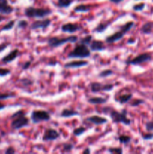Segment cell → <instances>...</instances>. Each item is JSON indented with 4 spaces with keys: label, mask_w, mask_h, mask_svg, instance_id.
Segmentation results:
<instances>
[{
    "label": "cell",
    "mask_w": 153,
    "mask_h": 154,
    "mask_svg": "<svg viewBox=\"0 0 153 154\" xmlns=\"http://www.w3.org/2000/svg\"><path fill=\"white\" fill-rule=\"evenodd\" d=\"M10 118L12 119L11 129L14 130H19L22 128L26 127L29 124V120L26 116V112L22 110L16 111L14 114H12Z\"/></svg>",
    "instance_id": "1"
},
{
    "label": "cell",
    "mask_w": 153,
    "mask_h": 154,
    "mask_svg": "<svg viewBox=\"0 0 153 154\" xmlns=\"http://www.w3.org/2000/svg\"><path fill=\"white\" fill-rule=\"evenodd\" d=\"M52 14V11L49 8H42L27 7L24 11V14L28 18H44Z\"/></svg>",
    "instance_id": "2"
},
{
    "label": "cell",
    "mask_w": 153,
    "mask_h": 154,
    "mask_svg": "<svg viewBox=\"0 0 153 154\" xmlns=\"http://www.w3.org/2000/svg\"><path fill=\"white\" fill-rule=\"evenodd\" d=\"M91 56V51L88 49L87 45H82V44H79L77 46L74 48L73 51H70L68 54V58H88Z\"/></svg>",
    "instance_id": "3"
},
{
    "label": "cell",
    "mask_w": 153,
    "mask_h": 154,
    "mask_svg": "<svg viewBox=\"0 0 153 154\" xmlns=\"http://www.w3.org/2000/svg\"><path fill=\"white\" fill-rule=\"evenodd\" d=\"M78 41V37L76 35H70L64 38L52 37L47 40V44L51 48H58L67 43H75Z\"/></svg>",
    "instance_id": "4"
},
{
    "label": "cell",
    "mask_w": 153,
    "mask_h": 154,
    "mask_svg": "<svg viewBox=\"0 0 153 154\" xmlns=\"http://www.w3.org/2000/svg\"><path fill=\"white\" fill-rule=\"evenodd\" d=\"M110 112V117L114 123H122V124L129 126L131 123L127 117L126 111H122V112H118L114 109H111Z\"/></svg>",
    "instance_id": "5"
},
{
    "label": "cell",
    "mask_w": 153,
    "mask_h": 154,
    "mask_svg": "<svg viewBox=\"0 0 153 154\" xmlns=\"http://www.w3.org/2000/svg\"><path fill=\"white\" fill-rule=\"evenodd\" d=\"M50 119V113L44 110H34L31 114V120L34 124H38L43 121H49Z\"/></svg>",
    "instance_id": "6"
},
{
    "label": "cell",
    "mask_w": 153,
    "mask_h": 154,
    "mask_svg": "<svg viewBox=\"0 0 153 154\" xmlns=\"http://www.w3.org/2000/svg\"><path fill=\"white\" fill-rule=\"evenodd\" d=\"M152 55L148 53H143L140 55L136 56L134 58L131 60H127L125 61V63L127 65H132V66H138V65L142 64V63H148L151 61Z\"/></svg>",
    "instance_id": "7"
},
{
    "label": "cell",
    "mask_w": 153,
    "mask_h": 154,
    "mask_svg": "<svg viewBox=\"0 0 153 154\" xmlns=\"http://www.w3.org/2000/svg\"><path fill=\"white\" fill-rule=\"evenodd\" d=\"M114 85L112 84H103L99 82H92L90 84V88L92 93H99L100 91L109 92L113 90Z\"/></svg>",
    "instance_id": "8"
},
{
    "label": "cell",
    "mask_w": 153,
    "mask_h": 154,
    "mask_svg": "<svg viewBox=\"0 0 153 154\" xmlns=\"http://www.w3.org/2000/svg\"><path fill=\"white\" fill-rule=\"evenodd\" d=\"M60 137L59 132H57L56 129H52V128H49V129H45L44 133L43 135V139L44 141H56V140L58 139Z\"/></svg>",
    "instance_id": "9"
},
{
    "label": "cell",
    "mask_w": 153,
    "mask_h": 154,
    "mask_svg": "<svg viewBox=\"0 0 153 154\" xmlns=\"http://www.w3.org/2000/svg\"><path fill=\"white\" fill-rule=\"evenodd\" d=\"M51 20L50 18H46V19L39 20L33 22L31 24L30 27L32 29H46L50 26Z\"/></svg>",
    "instance_id": "10"
},
{
    "label": "cell",
    "mask_w": 153,
    "mask_h": 154,
    "mask_svg": "<svg viewBox=\"0 0 153 154\" xmlns=\"http://www.w3.org/2000/svg\"><path fill=\"white\" fill-rule=\"evenodd\" d=\"M81 29V26L76 23H64L62 26L61 30L63 32L65 33H74L76 32L79 31Z\"/></svg>",
    "instance_id": "11"
},
{
    "label": "cell",
    "mask_w": 153,
    "mask_h": 154,
    "mask_svg": "<svg viewBox=\"0 0 153 154\" xmlns=\"http://www.w3.org/2000/svg\"><path fill=\"white\" fill-rule=\"evenodd\" d=\"M88 65V62L86 60H75V61L68 62L64 65L65 69H79V68L84 67Z\"/></svg>",
    "instance_id": "12"
},
{
    "label": "cell",
    "mask_w": 153,
    "mask_h": 154,
    "mask_svg": "<svg viewBox=\"0 0 153 154\" xmlns=\"http://www.w3.org/2000/svg\"><path fill=\"white\" fill-rule=\"evenodd\" d=\"M125 34L126 33H124L122 30L120 29L119 31L116 32L115 33H113V34L111 35L107 36V37L106 38V39H105V42L108 44L115 43V42L121 40V39L124 37Z\"/></svg>",
    "instance_id": "13"
},
{
    "label": "cell",
    "mask_w": 153,
    "mask_h": 154,
    "mask_svg": "<svg viewBox=\"0 0 153 154\" xmlns=\"http://www.w3.org/2000/svg\"><path fill=\"white\" fill-rule=\"evenodd\" d=\"M14 8L9 5L8 0H0V14L2 15L10 14L14 11Z\"/></svg>",
    "instance_id": "14"
},
{
    "label": "cell",
    "mask_w": 153,
    "mask_h": 154,
    "mask_svg": "<svg viewBox=\"0 0 153 154\" xmlns=\"http://www.w3.org/2000/svg\"><path fill=\"white\" fill-rule=\"evenodd\" d=\"M86 120L89 123H92V124L96 125V126H100V125H103L104 123H107L108 120L105 117H100L98 115H92L90 117H87Z\"/></svg>",
    "instance_id": "15"
},
{
    "label": "cell",
    "mask_w": 153,
    "mask_h": 154,
    "mask_svg": "<svg viewBox=\"0 0 153 154\" xmlns=\"http://www.w3.org/2000/svg\"><path fill=\"white\" fill-rule=\"evenodd\" d=\"M90 51H102L106 49V46L104 42L98 40H92L89 44Z\"/></svg>",
    "instance_id": "16"
},
{
    "label": "cell",
    "mask_w": 153,
    "mask_h": 154,
    "mask_svg": "<svg viewBox=\"0 0 153 154\" xmlns=\"http://www.w3.org/2000/svg\"><path fill=\"white\" fill-rule=\"evenodd\" d=\"M19 50L18 49H14L12 51H10L8 55L4 56L2 59V61L4 63H9L13 62L14 60H15L16 59V57L19 55Z\"/></svg>",
    "instance_id": "17"
},
{
    "label": "cell",
    "mask_w": 153,
    "mask_h": 154,
    "mask_svg": "<svg viewBox=\"0 0 153 154\" xmlns=\"http://www.w3.org/2000/svg\"><path fill=\"white\" fill-rule=\"evenodd\" d=\"M80 115V113L77 111H74L72 109H68V108H64L62 111L60 116L62 117H64V118H68V117H71L74 116H78Z\"/></svg>",
    "instance_id": "18"
},
{
    "label": "cell",
    "mask_w": 153,
    "mask_h": 154,
    "mask_svg": "<svg viewBox=\"0 0 153 154\" xmlns=\"http://www.w3.org/2000/svg\"><path fill=\"white\" fill-rule=\"evenodd\" d=\"M153 30V21H148L141 27V32L145 35L151 34Z\"/></svg>",
    "instance_id": "19"
},
{
    "label": "cell",
    "mask_w": 153,
    "mask_h": 154,
    "mask_svg": "<svg viewBox=\"0 0 153 154\" xmlns=\"http://www.w3.org/2000/svg\"><path fill=\"white\" fill-rule=\"evenodd\" d=\"M88 103L92 105H104L107 102V98L103 97H92L88 99Z\"/></svg>",
    "instance_id": "20"
},
{
    "label": "cell",
    "mask_w": 153,
    "mask_h": 154,
    "mask_svg": "<svg viewBox=\"0 0 153 154\" xmlns=\"http://www.w3.org/2000/svg\"><path fill=\"white\" fill-rule=\"evenodd\" d=\"M133 98V94L131 93H128V94H123L121 95L118 97L116 99L117 102H119L120 104H126L128 102H130L131 99Z\"/></svg>",
    "instance_id": "21"
},
{
    "label": "cell",
    "mask_w": 153,
    "mask_h": 154,
    "mask_svg": "<svg viewBox=\"0 0 153 154\" xmlns=\"http://www.w3.org/2000/svg\"><path fill=\"white\" fill-rule=\"evenodd\" d=\"M110 24H111V22L100 23H99L98 25L94 28V32H98V33L103 32H104L105 30L109 27V26L110 25Z\"/></svg>",
    "instance_id": "22"
},
{
    "label": "cell",
    "mask_w": 153,
    "mask_h": 154,
    "mask_svg": "<svg viewBox=\"0 0 153 154\" xmlns=\"http://www.w3.org/2000/svg\"><path fill=\"white\" fill-rule=\"evenodd\" d=\"M74 1L75 0H58L57 6L61 8H67L70 7Z\"/></svg>",
    "instance_id": "23"
},
{
    "label": "cell",
    "mask_w": 153,
    "mask_h": 154,
    "mask_svg": "<svg viewBox=\"0 0 153 154\" xmlns=\"http://www.w3.org/2000/svg\"><path fill=\"white\" fill-rule=\"evenodd\" d=\"M89 6L84 4L78 5L74 8V11L76 12V13H86V12L89 11Z\"/></svg>",
    "instance_id": "24"
},
{
    "label": "cell",
    "mask_w": 153,
    "mask_h": 154,
    "mask_svg": "<svg viewBox=\"0 0 153 154\" xmlns=\"http://www.w3.org/2000/svg\"><path fill=\"white\" fill-rule=\"evenodd\" d=\"M134 26V21H128V22L126 23L125 24L122 26L121 29L122 30L124 33H127L128 32H129L132 28H133Z\"/></svg>",
    "instance_id": "25"
},
{
    "label": "cell",
    "mask_w": 153,
    "mask_h": 154,
    "mask_svg": "<svg viewBox=\"0 0 153 154\" xmlns=\"http://www.w3.org/2000/svg\"><path fill=\"white\" fill-rule=\"evenodd\" d=\"M118 141L122 144H128L131 141V138L128 135H120L118 138Z\"/></svg>",
    "instance_id": "26"
},
{
    "label": "cell",
    "mask_w": 153,
    "mask_h": 154,
    "mask_svg": "<svg viewBox=\"0 0 153 154\" xmlns=\"http://www.w3.org/2000/svg\"><path fill=\"white\" fill-rule=\"evenodd\" d=\"M86 129L85 127H83V126H80V127L76 128V129H74L73 134L74 136L79 137L81 135H82V134L86 132Z\"/></svg>",
    "instance_id": "27"
},
{
    "label": "cell",
    "mask_w": 153,
    "mask_h": 154,
    "mask_svg": "<svg viewBox=\"0 0 153 154\" xmlns=\"http://www.w3.org/2000/svg\"><path fill=\"white\" fill-rule=\"evenodd\" d=\"M15 25V20H10L9 21L8 23L7 24H5V25L1 29V32H3V31H9V30L12 29L14 28V26Z\"/></svg>",
    "instance_id": "28"
},
{
    "label": "cell",
    "mask_w": 153,
    "mask_h": 154,
    "mask_svg": "<svg viewBox=\"0 0 153 154\" xmlns=\"http://www.w3.org/2000/svg\"><path fill=\"white\" fill-rule=\"evenodd\" d=\"M112 74H113V72L111 69H104V70L101 71L98 74V77H100V78H106V77L110 76Z\"/></svg>",
    "instance_id": "29"
},
{
    "label": "cell",
    "mask_w": 153,
    "mask_h": 154,
    "mask_svg": "<svg viewBox=\"0 0 153 154\" xmlns=\"http://www.w3.org/2000/svg\"><path fill=\"white\" fill-rule=\"evenodd\" d=\"M92 41V35H87L85 38H82L79 41L80 44H82L85 45H89L91 42Z\"/></svg>",
    "instance_id": "30"
},
{
    "label": "cell",
    "mask_w": 153,
    "mask_h": 154,
    "mask_svg": "<svg viewBox=\"0 0 153 154\" xmlns=\"http://www.w3.org/2000/svg\"><path fill=\"white\" fill-rule=\"evenodd\" d=\"M107 151L110 153H115V154H122L123 153L122 148L119 147H110V148L107 150Z\"/></svg>",
    "instance_id": "31"
},
{
    "label": "cell",
    "mask_w": 153,
    "mask_h": 154,
    "mask_svg": "<svg viewBox=\"0 0 153 154\" xmlns=\"http://www.w3.org/2000/svg\"><path fill=\"white\" fill-rule=\"evenodd\" d=\"M145 103V101L143 99H134L132 100L131 102H130V105L131 107H137L139 105H142V104Z\"/></svg>",
    "instance_id": "32"
},
{
    "label": "cell",
    "mask_w": 153,
    "mask_h": 154,
    "mask_svg": "<svg viewBox=\"0 0 153 154\" xmlns=\"http://www.w3.org/2000/svg\"><path fill=\"white\" fill-rule=\"evenodd\" d=\"M16 96L14 93H0V100H5V99H10V98H14Z\"/></svg>",
    "instance_id": "33"
},
{
    "label": "cell",
    "mask_w": 153,
    "mask_h": 154,
    "mask_svg": "<svg viewBox=\"0 0 153 154\" xmlns=\"http://www.w3.org/2000/svg\"><path fill=\"white\" fill-rule=\"evenodd\" d=\"M146 7V4L144 2H140L138 3V4L134 5L133 6V10L134 11H141L143 10Z\"/></svg>",
    "instance_id": "34"
},
{
    "label": "cell",
    "mask_w": 153,
    "mask_h": 154,
    "mask_svg": "<svg viewBox=\"0 0 153 154\" xmlns=\"http://www.w3.org/2000/svg\"><path fill=\"white\" fill-rule=\"evenodd\" d=\"M74 148V146L71 143H66L63 145V150L66 153H69V152L72 151Z\"/></svg>",
    "instance_id": "35"
},
{
    "label": "cell",
    "mask_w": 153,
    "mask_h": 154,
    "mask_svg": "<svg viewBox=\"0 0 153 154\" xmlns=\"http://www.w3.org/2000/svg\"><path fill=\"white\" fill-rule=\"evenodd\" d=\"M28 21L26 20H21L18 22L17 23V26L18 28H20V29H24L26 27L28 26Z\"/></svg>",
    "instance_id": "36"
},
{
    "label": "cell",
    "mask_w": 153,
    "mask_h": 154,
    "mask_svg": "<svg viewBox=\"0 0 153 154\" xmlns=\"http://www.w3.org/2000/svg\"><path fill=\"white\" fill-rule=\"evenodd\" d=\"M20 81L21 84H23L26 87H28V86L32 85V84H33V81H32V80L28 79V78H22V79H21Z\"/></svg>",
    "instance_id": "37"
},
{
    "label": "cell",
    "mask_w": 153,
    "mask_h": 154,
    "mask_svg": "<svg viewBox=\"0 0 153 154\" xmlns=\"http://www.w3.org/2000/svg\"><path fill=\"white\" fill-rule=\"evenodd\" d=\"M10 69H3V68H1V69H0V77L7 76V75H10Z\"/></svg>",
    "instance_id": "38"
},
{
    "label": "cell",
    "mask_w": 153,
    "mask_h": 154,
    "mask_svg": "<svg viewBox=\"0 0 153 154\" xmlns=\"http://www.w3.org/2000/svg\"><path fill=\"white\" fill-rule=\"evenodd\" d=\"M146 129L148 132L153 131V121H148L146 123Z\"/></svg>",
    "instance_id": "39"
},
{
    "label": "cell",
    "mask_w": 153,
    "mask_h": 154,
    "mask_svg": "<svg viewBox=\"0 0 153 154\" xmlns=\"http://www.w3.org/2000/svg\"><path fill=\"white\" fill-rule=\"evenodd\" d=\"M142 138H143L144 140H146V141L153 139V133L152 132H149V133L143 134V135H142Z\"/></svg>",
    "instance_id": "40"
},
{
    "label": "cell",
    "mask_w": 153,
    "mask_h": 154,
    "mask_svg": "<svg viewBox=\"0 0 153 154\" xmlns=\"http://www.w3.org/2000/svg\"><path fill=\"white\" fill-rule=\"evenodd\" d=\"M31 64H32V62L31 61L26 62V63H24V64L22 65V70H26V69H28V68L30 67V66H31Z\"/></svg>",
    "instance_id": "41"
},
{
    "label": "cell",
    "mask_w": 153,
    "mask_h": 154,
    "mask_svg": "<svg viewBox=\"0 0 153 154\" xmlns=\"http://www.w3.org/2000/svg\"><path fill=\"white\" fill-rule=\"evenodd\" d=\"M4 153L6 154H14L16 153V151H15V150L12 147H9L8 148H7V150H5Z\"/></svg>",
    "instance_id": "42"
},
{
    "label": "cell",
    "mask_w": 153,
    "mask_h": 154,
    "mask_svg": "<svg viewBox=\"0 0 153 154\" xmlns=\"http://www.w3.org/2000/svg\"><path fill=\"white\" fill-rule=\"evenodd\" d=\"M8 43H3L2 45H0V53L4 51L8 48Z\"/></svg>",
    "instance_id": "43"
},
{
    "label": "cell",
    "mask_w": 153,
    "mask_h": 154,
    "mask_svg": "<svg viewBox=\"0 0 153 154\" xmlns=\"http://www.w3.org/2000/svg\"><path fill=\"white\" fill-rule=\"evenodd\" d=\"M91 153V150H90V148H88V147H87L86 150H84L83 151H82V153L83 154H87V153Z\"/></svg>",
    "instance_id": "44"
},
{
    "label": "cell",
    "mask_w": 153,
    "mask_h": 154,
    "mask_svg": "<svg viewBox=\"0 0 153 154\" xmlns=\"http://www.w3.org/2000/svg\"><path fill=\"white\" fill-rule=\"evenodd\" d=\"M110 1L112 3H115V4H118V3L122 2L123 0H110Z\"/></svg>",
    "instance_id": "45"
},
{
    "label": "cell",
    "mask_w": 153,
    "mask_h": 154,
    "mask_svg": "<svg viewBox=\"0 0 153 154\" xmlns=\"http://www.w3.org/2000/svg\"><path fill=\"white\" fill-rule=\"evenodd\" d=\"M136 41L133 38H130L128 41V44H134Z\"/></svg>",
    "instance_id": "46"
},
{
    "label": "cell",
    "mask_w": 153,
    "mask_h": 154,
    "mask_svg": "<svg viewBox=\"0 0 153 154\" xmlns=\"http://www.w3.org/2000/svg\"><path fill=\"white\" fill-rule=\"evenodd\" d=\"M4 108H5V105H4V104H2V103H1V102H0V111H1V110L4 109Z\"/></svg>",
    "instance_id": "47"
},
{
    "label": "cell",
    "mask_w": 153,
    "mask_h": 154,
    "mask_svg": "<svg viewBox=\"0 0 153 154\" xmlns=\"http://www.w3.org/2000/svg\"><path fill=\"white\" fill-rule=\"evenodd\" d=\"M3 20H4V17L2 16V14H0V22H2Z\"/></svg>",
    "instance_id": "48"
},
{
    "label": "cell",
    "mask_w": 153,
    "mask_h": 154,
    "mask_svg": "<svg viewBox=\"0 0 153 154\" xmlns=\"http://www.w3.org/2000/svg\"><path fill=\"white\" fill-rule=\"evenodd\" d=\"M0 143H1V139H0Z\"/></svg>",
    "instance_id": "49"
},
{
    "label": "cell",
    "mask_w": 153,
    "mask_h": 154,
    "mask_svg": "<svg viewBox=\"0 0 153 154\" xmlns=\"http://www.w3.org/2000/svg\"><path fill=\"white\" fill-rule=\"evenodd\" d=\"M152 99H153V96H152Z\"/></svg>",
    "instance_id": "50"
}]
</instances>
